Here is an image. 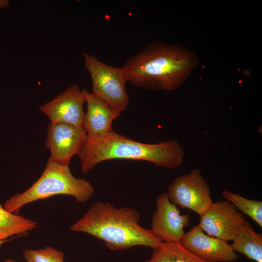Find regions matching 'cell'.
Wrapping results in <instances>:
<instances>
[{
  "instance_id": "16",
  "label": "cell",
  "mask_w": 262,
  "mask_h": 262,
  "mask_svg": "<svg viewBox=\"0 0 262 262\" xmlns=\"http://www.w3.org/2000/svg\"><path fill=\"white\" fill-rule=\"evenodd\" d=\"M224 198L234 205L237 210L250 217L262 227V202L246 198L238 193H233L227 190L222 191Z\"/></svg>"
},
{
  "instance_id": "17",
  "label": "cell",
  "mask_w": 262,
  "mask_h": 262,
  "mask_svg": "<svg viewBox=\"0 0 262 262\" xmlns=\"http://www.w3.org/2000/svg\"><path fill=\"white\" fill-rule=\"evenodd\" d=\"M27 262H64V254L52 247L37 249H27L23 252Z\"/></svg>"
},
{
  "instance_id": "8",
  "label": "cell",
  "mask_w": 262,
  "mask_h": 262,
  "mask_svg": "<svg viewBox=\"0 0 262 262\" xmlns=\"http://www.w3.org/2000/svg\"><path fill=\"white\" fill-rule=\"evenodd\" d=\"M156 207L151 220V232L163 242H181L185 233L184 228L190 224L189 214H181L167 193H161L157 197Z\"/></svg>"
},
{
  "instance_id": "2",
  "label": "cell",
  "mask_w": 262,
  "mask_h": 262,
  "mask_svg": "<svg viewBox=\"0 0 262 262\" xmlns=\"http://www.w3.org/2000/svg\"><path fill=\"white\" fill-rule=\"evenodd\" d=\"M139 213L130 207L116 208L110 203L95 202L82 217L70 228L73 231L88 233L104 241L111 250L135 246L153 249L163 241L150 229L141 227Z\"/></svg>"
},
{
  "instance_id": "1",
  "label": "cell",
  "mask_w": 262,
  "mask_h": 262,
  "mask_svg": "<svg viewBox=\"0 0 262 262\" xmlns=\"http://www.w3.org/2000/svg\"><path fill=\"white\" fill-rule=\"evenodd\" d=\"M198 65L197 55L179 44L154 41L130 56L123 67L127 82L140 88L172 91Z\"/></svg>"
},
{
  "instance_id": "6",
  "label": "cell",
  "mask_w": 262,
  "mask_h": 262,
  "mask_svg": "<svg viewBox=\"0 0 262 262\" xmlns=\"http://www.w3.org/2000/svg\"><path fill=\"white\" fill-rule=\"evenodd\" d=\"M167 194L172 203L200 216L213 202L210 187L198 169L177 177L168 185Z\"/></svg>"
},
{
  "instance_id": "9",
  "label": "cell",
  "mask_w": 262,
  "mask_h": 262,
  "mask_svg": "<svg viewBox=\"0 0 262 262\" xmlns=\"http://www.w3.org/2000/svg\"><path fill=\"white\" fill-rule=\"evenodd\" d=\"M87 139L83 128L66 123H49L47 127L45 147L50 152L49 160L69 164Z\"/></svg>"
},
{
  "instance_id": "15",
  "label": "cell",
  "mask_w": 262,
  "mask_h": 262,
  "mask_svg": "<svg viewBox=\"0 0 262 262\" xmlns=\"http://www.w3.org/2000/svg\"><path fill=\"white\" fill-rule=\"evenodd\" d=\"M37 227V224L22 215L11 213L0 204V240L25 234Z\"/></svg>"
},
{
  "instance_id": "14",
  "label": "cell",
  "mask_w": 262,
  "mask_h": 262,
  "mask_svg": "<svg viewBox=\"0 0 262 262\" xmlns=\"http://www.w3.org/2000/svg\"><path fill=\"white\" fill-rule=\"evenodd\" d=\"M153 250L150 258L145 262H208L188 250L180 242H162Z\"/></svg>"
},
{
  "instance_id": "11",
  "label": "cell",
  "mask_w": 262,
  "mask_h": 262,
  "mask_svg": "<svg viewBox=\"0 0 262 262\" xmlns=\"http://www.w3.org/2000/svg\"><path fill=\"white\" fill-rule=\"evenodd\" d=\"M180 242L190 251L208 262H232L238 259L231 245L205 233L197 225L185 232Z\"/></svg>"
},
{
  "instance_id": "10",
  "label": "cell",
  "mask_w": 262,
  "mask_h": 262,
  "mask_svg": "<svg viewBox=\"0 0 262 262\" xmlns=\"http://www.w3.org/2000/svg\"><path fill=\"white\" fill-rule=\"evenodd\" d=\"M85 102L83 90L73 84L39 107L50 123H66L82 128Z\"/></svg>"
},
{
  "instance_id": "19",
  "label": "cell",
  "mask_w": 262,
  "mask_h": 262,
  "mask_svg": "<svg viewBox=\"0 0 262 262\" xmlns=\"http://www.w3.org/2000/svg\"><path fill=\"white\" fill-rule=\"evenodd\" d=\"M4 262H17L13 260L8 259V260H6Z\"/></svg>"
},
{
  "instance_id": "7",
  "label": "cell",
  "mask_w": 262,
  "mask_h": 262,
  "mask_svg": "<svg viewBox=\"0 0 262 262\" xmlns=\"http://www.w3.org/2000/svg\"><path fill=\"white\" fill-rule=\"evenodd\" d=\"M246 221L244 215L227 200L213 202L200 215L197 225L207 234L227 242L232 241L241 225Z\"/></svg>"
},
{
  "instance_id": "13",
  "label": "cell",
  "mask_w": 262,
  "mask_h": 262,
  "mask_svg": "<svg viewBox=\"0 0 262 262\" xmlns=\"http://www.w3.org/2000/svg\"><path fill=\"white\" fill-rule=\"evenodd\" d=\"M231 244L233 250L256 262H262V234L256 232L245 221L240 227Z\"/></svg>"
},
{
  "instance_id": "20",
  "label": "cell",
  "mask_w": 262,
  "mask_h": 262,
  "mask_svg": "<svg viewBox=\"0 0 262 262\" xmlns=\"http://www.w3.org/2000/svg\"><path fill=\"white\" fill-rule=\"evenodd\" d=\"M6 242V240H0V246L4 243Z\"/></svg>"
},
{
  "instance_id": "5",
  "label": "cell",
  "mask_w": 262,
  "mask_h": 262,
  "mask_svg": "<svg viewBox=\"0 0 262 262\" xmlns=\"http://www.w3.org/2000/svg\"><path fill=\"white\" fill-rule=\"evenodd\" d=\"M82 56L84 66L91 78L92 93L111 107L121 112L124 111L129 104V98L123 67L108 65L88 53H83Z\"/></svg>"
},
{
  "instance_id": "18",
  "label": "cell",
  "mask_w": 262,
  "mask_h": 262,
  "mask_svg": "<svg viewBox=\"0 0 262 262\" xmlns=\"http://www.w3.org/2000/svg\"><path fill=\"white\" fill-rule=\"evenodd\" d=\"M9 4V1L8 0H0V9L7 7Z\"/></svg>"
},
{
  "instance_id": "3",
  "label": "cell",
  "mask_w": 262,
  "mask_h": 262,
  "mask_svg": "<svg viewBox=\"0 0 262 262\" xmlns=\"http://www.w3.org/2000/svg\"><path fill=\"white\" fill-rule=\"evenodd\" d=\"M77 155L81 170L86 173L98 163L112 159L144 160L173 169L181 164L184 152L176 140L146 144L113 131L95 139H86Z\"/></svg>"
},
{
  "instance_id": "4",
  "label": "cell",
  "mask_w": 262,
  "mask_h": 262,
  "mask_svg": "<svg viewBox=\"0 0 262 262\" xmlns=\"http://www.w3.org/2000/svg\"><path fill=\"white\" fill-rule=\"evenodd\" d=\"M94 193V188L90 182L83 178H75L69 164L48 159L40 177L24 192L15 194L6 200L3 207L8 212L17 214L27 204L55 195L70 196L83 203Z\"/></svg>"
},
{
  "instance_id": "12",
  "label": "cell",
  "mask_w": 262,
  "mask_h": 262,
  "mask_svg": "<svg viewBox=\"0 0 262 262\" xmlns=\"http://www.w3.org/2000/svg\"><path fill=\"white\" fill-rule=\"evenodd\" d=\"M87 110L84 114L82 128L87 139L100 137L113 131L112 123L121 112L110 106L93 93L83 89Z\"/></svg>"
}]
</instances>
